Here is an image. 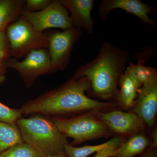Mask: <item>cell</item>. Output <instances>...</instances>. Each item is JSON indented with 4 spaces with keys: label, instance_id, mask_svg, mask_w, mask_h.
I'll list each match as a JSON object with an SVG mask.
<instances>
[{
    "label": "cell",
    "instance_id": "44dd1931",
    "mask_svg": "<svg viewBox=\"0 0 157 157\" xmlns=\"http://www.w3.org/2000/svg\"><path fill=\"white\" fill-rule=\"evenodd\" d=\"M22 115L20 109L11 108L0 102V122L16 124Z\"/></svg>",
    "mask_w": 157,
    "mask_h": 157
},
{
    "label": "cell",
    "instance_id": "d6986e66",
    "mask_svg": "<svg viewBox=\"0 0 157 157\" xmlns=\"http://www.w3.org/2000/svg\"><path fill=\"white\" fill-rule=\"evenodd\" d=\"M109 143V140L99 145H85L81 147H76L68 143L65 147L64 152L68 157H87L107 146Z\"/></svg>",
    "mask_w": 157,
    "mask_h": 157
},
{
    "label": "cell",
    "instance_id": "5b68a950",
    "mask_svg": "<svg viewBox=\"0 0 157 157\" xmlns=\"http://www.w3.org/2000/svg\"><path fill=\"white\" fill-rule=\"evenodd\" d=\"M6 31L13 58L25 57L31 51L48 47L46 34L35 29L21 15L7 27Z\"/></svg>",
    "mask_w": 157,
    "mask_h": 157
},
{
    "label": "cell",
    "instance_id": "9a60e30c",
    "mask_svg": "<svg viewBox=\"0 0 157 157\" xmlns=\"http://www.w3.org/2000/svg\"><path fill=\"white\" fill-rule=\"evenodd\" d=\"M24 0H0V33L20 16L25 6Z\"/></svg>",
    "mask_w": 157,
    "mask_h": 157
},
{
    "label": "cell",
    "instance_id": "484cf974",
    "mask_svg": "<svg viewBox=\"0 0 157 157\" xmlns=\"http://www.w3.org/2000/svg\"><path fill=\"white\" fill-rule=\"evenodd\" d=\"M36 157H41L40 156H39V155H37L36 156Z\"/></svg>",
    "mask_w": 157,
    "mask_h": 157
},
{
    "label": "cell",
    "instance_id": "8992f818",
    "mask_svg": "<svg viewBox=\"0 0 157 157\" xmlns=\"http://www.w3.org/2000/svg\"><path fill=\"white\" fill-rule=\"evenodd\" d=\"M7 68L18 72L28 87H30L39 76L55 71L49 52L45 48L31 51L21 61L10 58L6 64Z\"/></svg>",
    "mask_w": 157,
    "mask_h": 157
},
{
    "label": "cell",
    "instance_id": "4fadbf2b",
    "mask_svg": "<svg viewBox=\"0 0 157 157\" xmlns=\"http://www.w3.org/2000/svg\"><path fill=\"white\" fill-rule=\"evenodd\" d=\"M119 86L120 89L118 90L116 99L118 105L126 110L134 107L140 88L130 76L127 69L121 76Z\"/></svg>",
    "mask_w": 157,
    "mask_h": 157
},
{
    "label": "cell",
    "instance_id": "6da1fadb",
    "mask_svg": "<svg viewBox=\"0 0 157 157\" xmlns=\"http://www.w3.org/2000/svg\"><path fill=\"white\" fill-rule=\"evenodd\" d=\"M90 84L87 77L72 78L65 83L36 99L27 101L20 108L22 115L40 114L61 116L90 112H101L115 105L113 102H100L86 95Z\"/></svg>",
    "mask_w": 157,
    "mask_h": 157
},
{
    "label": "cell",
    "instance_id": "9c48e42d",
    "mask_svg": "<svg viewBox=\"0 0 157 157\" xmlns=\"http://www.w3.org/2000/svg\"><path fill=\"white\" fill-rule=\"evenodd\" d=\"M98 116L109 132L119 135H134L143 129V123L133 111L113 110L99 112Z\"/></svg>",
    "mask_w": 157,
    "mask_h": 157
},
{
    "label": "cell",
    "instance_id": "7a4b0ae2",
    "mask_svg": "<svg viewBox=\"0 0 157 157\" xmlns=\"http://www.w3.org/2000/svg\"><path fill=\"white\" fill-rule=\"evenodd\" d=\"M129 59L127 51L104 42L97 57L78 68L72 78L87 77L90 84V90L99 99H116L120 79Z\"/></svg>",
    "mask_w": 157,
    "mask_h": 157
},
{
    "label": "cell",
    "instance_id": "3957f363",
    "mask_svg": "<svg viewBox=\"0 0 157 157\" xmlns=\"http://www.w3.org/2000/svg\"><path fill=\"white\" fill-rule=\"evenodd\" d=\"M24 143L41 157L55 155L64 152L67 138L59 131L52 118L35 115L21 117L16 122Z\"/></svg>",
    "mask_w": 157,
    "mask_h": 157
},
{
    "label": "cell",
    "instance_id": "5bb4252c",
    "mask_svg": "<svg viewBox=\"0 0 157 157\" xmlns=\"http://www.w3.org/2000/svg\"><path fill=\"white\" fill-rule=\"evenodd\" d=\"M151 145L149 139L143 133L132 135L123 142L115 157H135L142 154Z\"/></svg>",
    "mask_w": 157,
    "mask_h": 157
},
{
    "label": "cell",
    "instance_id": "7c38bea8",
    "mask_svg": "<svg viewBox=\"0 0 157 157\" xmlns=\"http://www.w3.org/2000/svg\"><path fill=\"white\" fill-rule=\"evenodd\" d=\"M69 12L73 26L83 29L92 33L94 23L91 15L94 1L93 0H61Z\"/></svg>",
    "mask_w": 157,
    "mask_h": 157
},
{
    "label": "cell",
    "instance_id": "d4e9b609",
    "mask_svg": "<svg viewBox=\"0 0 157 157\" xmlns=\"http://www.w3.org/2000/svg\"><path fill=\"white\" fill-rule=\"evenodd\" d=\"M44 157H68L67 155L65 153V152H64L62 153L59 154H58L56 155H55L52 156H45Z\"/></svg>",
    "mask_w": 157,
    "mask_h": 157
},
{
    "label": "cell",
    "instance_id": "8fae6325",
    "mask_svg": "<svg viewBox=\"0 0 157 157\" xmlns=\"http://www.w3.org/2000/svg\"><path fill=\"white\" fill-rule=\"evenodd\" d=\"M122 9L139 17L145 23L154 26L155 22L148 14L152 8L139 0H104L99 5V12L102 19L106 18L110 11L114 9Z\"/></svg>",
    "mask_w": 157,
    "mask_h": 157
},
{
    "label": "cell",
    "instance_id": "277c9868",
    "mask_svg": "<svg viewBox=\"0 0 157 157\" xmlns=\"http://www.w3.org/2000/svg\"><path fill=\"white\" fill-rule=\"evenodd\" d=\"M99 112L85 113L71 118L53 117L52 119L66 138H73L72 144H78L109 135V129L99 117Z\"/></svg>",
    "mask_w": 157,
    "mask_h": 157
},
{
    "label": "cell",
    "instance_id": "52a82bcc",
    "mask_svg": "<svg viewBox=\"0 0 157 157\" xmlns=\"http://www.w3.org/2000/svg\"><path fill=\"white\" fill-rule=\"evenodd\" d=\"M21 16L35 29L42 32L49 28L66 30L73 27L70 13L60 1H52L45 9L37 12L23 10Z\"/></svg>",
    "mask_w": 157,
    "mask_h": 157
},
{
    "label": "cell",
    "instance_id": "603a6c76",
    "mask_svg": "<svg viewBox=\"0 0 157 157\" xmlns=\"http://www.w3.org/2000/svg\"><path fill=\"white\" fill-rule=\"evenodd\" d=\"M51 0H27L24 10L37 12L45 9L52 2Z\"/></svg>",
    "mask_w": 157,
    "mask_h": 157
},
{
    "label": "cell",
    "instance_id": "ffe728a7",
    "mask_svg": "<svg viewBox=\"0 0 157 157\" xmlns=\"http://www.w3.org/2000/svg\"><path fill=\"white\" fill-rule=\"evenodd\" d=\"M37 155L32 147L23 142L3 152L0 157H36Z\"/></svg>",
    "mask_w": 157,
    "mask_h": 157
},
{
    "label": "cell",
    "instance_id": "cb8c5ba5",
    "mask_svg": "<svg viewBox=\"0 0 157 157\" xmlns=\"http://www.w3.org/2000/svg\"><path fill=\"white\" fill-rule=\"evenodd\" d=\"M140 157H157V148L149 147Z\"/></svg>",
    "mask_w": 157,
    "mask_h": 157
},
{
    "label": "cell",
    "instance_id": "7402d4cb",
    "mask_svg": "<svg viewBox=\"0 0 157 157\" xmlns=\"http://www.w3.org/2000/svg\"><path fill=\"white\" fill-rule=\"evenodd\" d=\"M124 140V138L122 136L113 137L109 140L107 146L98 151L93 157H115L119 148Z\"/></svg>",
    "mask_w": 157,
    "mask_h": 157
},
{
    "label": "cell",
    "instance_id": "e0dca14e",
    "mask_svg": "<svg viewBox=\"0 0 157 157\" xmlns=\"http://www.w3.org/2000/svg\"><path fill=\"white\" fill-rule=\"evenodd\" d=\"M23 142L16 124L0 122V154Z\"/></svg>",
    "mask_w": 157,
    "mask_h": 157
},
{
    "label": "cell",
    "instance_id": "ac0fdd59",
    "mask_svg": "<svg viewBox=\"0 0 157 157\" xmlns=\"http://www.w3.org/2000/svg\"><path fill=\"white\" fill-rule=\"evenodd\" d=\"M10 45L6 32L0 33V84L6 80V64L10 58Z\"/></svg>",
    "mask_w": 157,
    "mask_h": 157
},
{
    "label": "cell",
    "instance_id": "2e32d148",
    "mask_svg": "<svg viewBox=\"0 0 157 157\" xmlns=\"http://www.w3.org/2000/svg\"><path fill=\"white\" fill-rule=\"evenodd\" d=\"M145 60L140 58L137 64L130 63L126 68L139 88L157 81V69L145 66Z\"/></svg>",
    "mask_w": 157,
    "mask_h": 157
},
{
    "label": "cell",
    "instance_id": "ba28073f",
    "mask_svg": "<svg viewBox=\"0 0 157 157\" xmlns=\"http://www.w3.org/2000/svg\"><path fill=\"white\" fill-rule=\"evenodd\" d=\"M51 61L54 70H63L69 63L73 45L82 34V29L73 26L63 32L46 34Z\"/></svg>",
    "mask_w": 157,
    "mask_h": 157
},
{
    "label": "cell",
    "instance_id": "30bf717a",
    "mask_svg": "<svg viewBox=\"0 0 157 157\" xmlns=\"http://www.w3.org/2000/svg\"><path fill=\"white\" fill-rule=\"evenodd\" d=\"M132 111L148 127L154 125L157 111V81L139 89Z\"/></svg>",
    "mask_w": 157,
    "mask_h": 157
}]
</instances>
